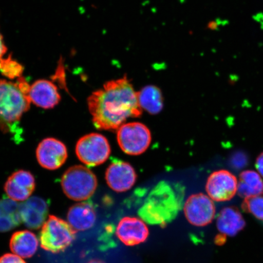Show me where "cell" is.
I'll return each instance as SVG.
<instances>
[{"label": "cell", "instance_id": "cell-10", "mask_svg": "<svg viewBox=\"0 0 263 263\" xmlns=\"http://www.w3.org/2000/svg\"><path fill=\"white\" fill-rule=\"evenodd\" d=\"M36 157L39 164L44 168L58 170L67 159V147L60 140L47 138L39 143L36 150Z\"/></svg>", "mask_w": 263, "mask_h": 263}, {"label": "cell", "instance_id": "cell-16", "mask_svg": "<svg viewBox=\"0 0 263 263\" xmlns=\"http://www.w3.org/2000/svg\"><path fill=\"white\" fill-rule=\"evenodd\" d=\"M67 219L68 223L76 231H84L94 226L97 214L91 203L80 202L69 209Z\"/></svg>", "mask_w": 263, "mask_h": 263}, {"label": "cell", "instance_id": "cell-1", "mask_svg": "<svg viewBox=\"0 0 263 263\" xmlns=\"http://www.w3.org/2000/svg\"><path fill=\"white\" fill-rule=\"evenodd\" d=\"M88 107L97 129L117 130L130 118L142 114L137 92L126 76L108 81L88 98Z\"/></svg>", "mask_w": 263, "mask_h": 263}, {"label": "cell", "instance_id": "cell-27", "mask_svg": "<svg viewBox=\"0 0 263 263\" xmlns=\"http://www.w3.org/2000/svg\"><path fill=\"white\" fill-rule=\"evenodd\" d=\"M6 51H7V48L6 47L3 36L0 32V59L4 57Z\"/></svg>", "mask_w": 263, "mask_h": 263}, {"label": "cell", "instance_id": "cell-7", "mask_svg": "<svg viewBox=\"0 0 263 263\" xmlns=\"http://www.w3.org/2000/svg\"><path fill=\"white\" fill-rule=\"evenodd\" d=\"M76 153L79 160L85 165L97 166L106 162L110 155L111 148L103 135L91 133L78 140Z\"/></svg>", "mask_w": 263, "mask_h": 263}, {"label": "cell", "instance_id": "cell-2", "mask_svg": "<svg viewBox=\"0 0 263 263\" xmlns=\"http://www.w3.org/2000/svg\"><path fill=\"white\" fill-rule=\"evenodd\" d=\"M30 87L22 77L16 82L0 80V130L10 132L29 109Z\"/></svg>", "mask_w": 263, "mask_h": 263}, {"label": "cell", "instance_id": "cell-26", "mask_svg": "<svg viewBox=\"0 0 263 263\" xmlns=\"http://www.w3.org/2000/svg\"><path fill=\"white\" fill-rule=\"evenodd\" d=\"M256 168L259 175L263 177V153L258 157L256 160Z\"/></svg>", "mask_w": 263, "mask_h": 263}, {"label": "cell", "instance_id": "cell-9", "mask_svg": "<svg viewBox=\"0 0 263 263\" xmlns=\"http://www.w3.org/2000/svg\"><path fill=\"white\" fill-rule=\"evenodd\" d=\"M236 177L227 170L213 172L207 179L205 189L208 196L216 202L231 200L238 192Z\"/></svg>", "mask_w": 263, "mask_h": 263}, {"label": "cell", "instance_id": "cell-17", "mask_svg": "<svg viewBox=\"0 0 263 263\" xmlns=\"http://www.w3.org/2000/svg\"><path fill=\"white\" fill-rule=\"evenodd\" d=\"M216 226L223 235L233 236L245 228L246 222L237 209L226 207L219 214Z\"/></svg>", "mask_w": 263, "mask_h": 263}, {"label": "cell", "instance_id": "cell-20", "mask_svg": "<svg viewBox=\"0 0 263 263\" xmlns=\"http://www.w3.org/2000/svg\"><path fill=\"white\" fill-rule=\"evenodd\" d=\"M138 101L141 109L152 115L159 114L163 107L162 92L155 85H147L137 92Z\"/></svg>", "mask_w": 263, "mask_h": 263}, {"label": "cell", "instance_id": "cell-14", "mask_svg": "<svg viewBox=\"0 0 263 263\" xmlns=\"http://www.w3.org/2000/svg\"><path fill=\"white\" fill-rule=\"evenodd\" d=\"M22 221L28 228L39 229L45 222L48 213L47 202L41 197H32L19 203Z\"/></svg>", "mask_w": 263, "mask_h": 263}, {"label": "cell", "instance_id": "cell-13", "mask_svg": "<svg viewBox=\"0 0 263 263\" xmlns=\"http://www.w3.org/2000/svg\"><path fill=\"white\" fill-rule=\"evenodd\" d=\"M117 235L124 245L134 246L146 241L149 230L142 220L134 217H125L117 228Z\"/></svg>", "mask_w": 263, "mask_h": 263}, {"label": "cell", "instance_id": "cell-11", "mask_svg": "<svg viewBox=\"0 0 263 263\" xmlns=\"http://www.w3.org/2000/svg\"><path fill=\"white\" fill-rule=\"evenodd\" d=\"M106 180L111 190L122 193L129 190L135 185L137 174L129 163L123 161H116L107 167Z\"/></svg>", "mask_w": 263, "mask_h": 263}, {"label": "cell", "instance_id": "cell-3", "mask_svg": "<svg viewBox=\"0 0 263 263\" xmlns=\"http://www.w3.org/2000/svg\"><path fill=\"white\" fill-rule=\"evenodd\" d=\"M179 205L175 191L168 184L162 182L147 197L140 210L141 216L148 222L163 223L176 215Z\"/></svg>", "mask_w": 263, "mask_h": 263}, {"label": "cell", "instance_id": "cell-12", "mask_svg": "<svg viewBox=\"0 0 263 263\" xmlns=\"http://www.w3.org/2000/svg\"><path fill=\"white\" fill-rule=\"evenodd\" d=\"M35 187L34 176L27 171L19 170L9 177L5 191L9 198L16 202H24L30 197Z\"/></svg>", "mask_w": 263, "mask_h": 263}, {"label": "cell", "instance_id": "cell-22", "mask_svg": "<svg viewBox=\"0 0 263 263\" xmlns=\"http://www.w3.org/2000/svg\"><path fill=\"white\" fill-rule=\"evenodd\" d=\"M24 67L18 62L13 60L11 57L0 59V72L5 77L9 79H17L22 77Z\"/></svg>", "mask_w": 263, "mask_h": 263}, {"label": "cell", "instance_id": "cell-25", "mask_svg": "<svg viewBox=\"0 0 263 263\" xmlns=\"http://www.w3.org/2000/svg\"><path fill=\"white\" fill-rule=\"evenodd\" d=\"M246 162L247 159L246 157L244 156V154L241 153L236 154L233 159V165L238 167V168L244 166Z\"/></svg>", "mask_w": 263, "mask_h": 263}, {"label": "cell", "instance_id": "cell-23", "mask_svg": "<svg viewBox=\"0 0 263 263\" xmlns=\"http://www.w3.org/2000/svg\"><path fill=\"white\" fill-rule=\"evenodd\" d=\"M242 209L245 212L252 214L256 218L263 221V195L244 199Z\"/></svg>", "mask_w": 263, "mask_h": 263}, {"label": "cell", "instance_id": "cell-6", "mask_svg": "<svg viewBox=\"0 0 263 263\" xmlns=\"http://www.w3.org/2000/svg\"><path fill=\"white\" fill-rule=\"evenodd\" d=\"M117 140L124 153L130 156H139L149 147L151 134L143 123H124L117 129Z\"/></svg>", "mask_w": 263, "mask_h": 263}, {"label": "cell", "instance_id": "cell-4", "mask_svg": "<svg viewBox=\"0 0 263 263\" xmlns=\"http://www.w3.org/2000/svg\"><path fill=\"white\" fill-rule=\"evenodd\" d=\"M62 190L69 199L83 201L90 199L96 192L98 180L88 167L76 165L68 168L61 179Z\"/></svg>", "mask_w": 263, "mask_h": 263}, {"label": "cell", "instance_id": "cell-5", "mask_svg": "<svg viewBox=\"0 0 263 263\" xmlns=\"http://www.w3.org/2000/svg\"><path fill=\"white\" fill-rule=\"evenodd\" d=\"M77 231L70 223L55 216H49L43 225L39 240L41 248L52 254L67 249L74 241Z\"/></svg>", "mask_w": 263, "mask_h": 263}, {"label": "cell", "instance_id": "cell-8", "mask_svg": "<svg viewBox=\"0 0 263 263\" xmlns=\"http://www.w3.org/2000/svg\"><path fill=\"white\" fill-rule=\"evenodd\" d=\"M184 213L191 224L203 227L213 221L216 207L209 196L203 193L195 194L187 199L184 205Z\"/></svg>", "mask_w": 263, "mask_h": 263}, {"label": "cell", "instance_id": "cell-19", "mask_svg": "<svg viewBox=\"0 0 263 263\" xmlns=\"http://www.w3.org/2000/svg\"><path fill=\"white\" fill-rule=\"evenodd\" d=\"M19 203L6 197L0 200V232H7L21 224Z\"/></svg>", "mask_w": 263, "mask_h": 263}, {"label": "cell", "instance_id": "cell-15", "mask_svg": "<svg viewBox=\"0 0 263 263\" xmlns=\"http://www.w3.org/2000/svg\"><path fill=\"white\" fill-rule=\"evenodd\" d=\"M29 97L31 103L45 109L54 108L61 100L57 85L45 80H37L31 85Z\"/></svg>", "mask_w": 263, "mask_h": 263}, {"label": "cell", "instance_id": "cell-24", "mask_svg": "<svg viewBox=\"0 0 263 263\" xmlns=\"http://www.w3.org/2000/svg\"><path fill=\"white\" fill-rule=\"evenodd\" d=\"M0 263H26L21 256L15 254H6L0 257Z\"/></svg>", "mask_w": 263, "mask_h": 263}, {"label": "cell", "instance_id": "cell-21", "mask_svg": "<svg viewBox=\"0 0 263 263\" xmlns=\"http://www.w3.org/2000/svg\"><path fill=\"white\" fill-rule=\"evenodd\" d=\"M237 193L244 199L262 195L263 180L259 174L251 170L240 174Z\"/></svg>", "mask_w": 263, "mask_h": 263}, {"label": "cell", "instance_id": "cell-18", "mask_svg": "<svg viewBox=\"0 0 263 263\" xmlns=\"http://www.w3.org/2000/svg\"><path fill=\"white\" fill-rule=\"evenodd\" d=\"M38 246L37 238L28 230L15 232L10 240L11 251L22 258L32 257L37 251Z\"/></svg>", "mask_w": 263, "mask_h": 263}, {"label": "cell", "instance_id": "cell-28", "mask_svg": "<svg viewBox=\"0 0 263 263\" xmlns=\"http://www.w3.org/2000/svg\"><path fill=\"white\" fill-rule=\"evenodd\" d=\"M88 263H105L104 261L100 260V259H92V260L90 261Z\"/></svg>", "mask_w": 263, "mask_h": 263}]
</instances>
